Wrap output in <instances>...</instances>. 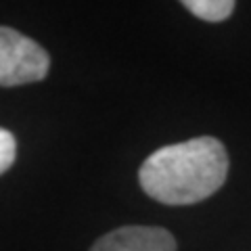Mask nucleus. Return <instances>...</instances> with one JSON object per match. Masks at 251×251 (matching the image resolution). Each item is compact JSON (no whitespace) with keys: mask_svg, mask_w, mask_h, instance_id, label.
Listing matches in <instances>:
<instances>
[{"mask_svg":"<svg viewBox=\"0 0 251 251\" xmlns=\"http://www.w3.org/2000/svg\"><path fill=\"white\" fill-rule=\"evenodd\" d=\"M228 153L218 138L199 136L153 151L138 170L140 188L163 205H193L222 188Z\"/></svg>","mask_w":251,"mask_h":251,"instance_id":"nucleus-1","label":"nucleus"},{"mask_svg":"<svg viewBox=\"0 0 251 251\" xmlns=\"http://www.w3.org/2000/svg\"><path fill=\"white\" fill-rule=\"evenodd\" d=\"M50 69V57L40 44L21 31L0 25V86L40 82Z\"/></svg>","mask_w":251,"mask_h":251,"instance_id":"nucleus-2","label":"nucleus"},{"mask_svg":"<svg viewBox=\"0 0 251 251\" xmlns=\"http://www.w3.org/2000/svg\"><path fill=\"white\" fill-rule=\"evenodd\" d=\"M90 251H176V239L159 226H122L97 239Z\"/></svg>","mask_w":251,"mask_h":251,"instance_id":"nucleus-3","label":"nucleus"},{"mask_svg":"<svg viewBox=\"0 0 251 251\" xmlns=\"http://www.w3.org/2000/svg\"><path fill=\"white\" fill-rule=\"evenodd\" d=\"M182 6L207 23H220L228 19L234 11L232 0H184Z\"/></svg>","mask_w":251,"mask_h":251,"instance_id":"nucleus-4","label":"nucleus"},{"mask_svg":"<svg viewBox=\"0 0 251 251\" xmlns=\"http://www.w3.org/2000/svg\"><path fill=\"white\" fill-rule=\"evenodd\" d=\"M15 155H17V140H15L13 132L0 128V176L6 170H11L15 163Z\"/></svg>","mask_w":251,"mask_h":251,"instance_id":"nucleus-5","label":"nucleus"}]
</instances>
